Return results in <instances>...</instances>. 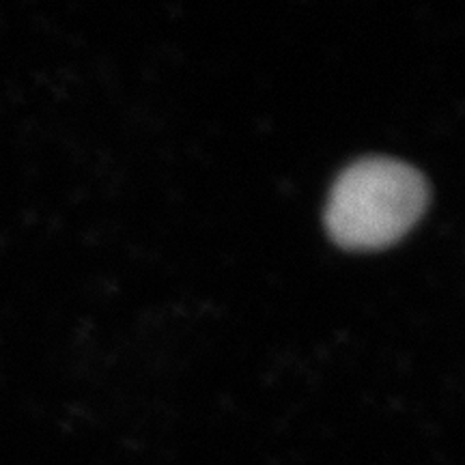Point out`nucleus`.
<instances>
[{"mask_svg":"<svg viewBox=\"0 0 465 465\" xmlns=\"http://www.w3.org/2000/svg\"><path fill=\"white\" fill-rule=\"evenodd\" d=\"M429 203V185L414 166L373 155L339 174L325 209V224L336 243L375 250L401 240Z\"/></svg>","mask_w":465,"mask_h":465,"instance_id":"nucleus-1","label":"nucleus"}]
</instances>
